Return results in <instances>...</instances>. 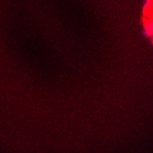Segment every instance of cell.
<instances>
[{
	"instance_id": "6da1fadb",
	"label": "cell",
	"mask_w": 153,
	"mask_h": 153,
	"mask_svg": "<svg viewBox=\"0 0 153 153\" xmlns=\"http://www.w3.org/2000/svg\"><path fill=\"white\" fill-rule=\"evenodd\" d=\"M143 32L150 39L153 37V17H146L143 21Z\"/></svg>"
},
{
	"instance_id": "7a4b0ae2",
	"label": "cell",
	"mask_w": 153,
	"mask_h": 153,
	"mask_svg": "<svg viewBox=\"0 0 153 153\" xmlns=\"http://www.w3.org/2000/svg\"><path fill=\"white\" fill-rule=\"evenodd\" d=\"M148 1H149V2H151V4H153V0H148Z\"/></svg>"
},
{
	"instance_id": "3957f363",
	"label": "cell",
	"mask_w": 153,
	"mask_h": 153,
	"mask_svg": "<svg viewBox=\"0 0 153 153\" xmlns=\"http://www.w3.org/2000/svg\"><path fill=\"white\" fill-rule=\"evenodd\" d=\"M151 40H152V43H153V37H152V38H151Z\"/></svg>"
}]
</instances>
